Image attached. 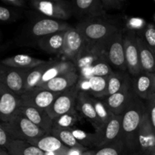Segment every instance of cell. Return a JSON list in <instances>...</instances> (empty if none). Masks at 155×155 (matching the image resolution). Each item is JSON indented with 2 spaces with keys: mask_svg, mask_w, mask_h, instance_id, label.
<instances>
[{
  "mask_svg": "<svg viewBox=\"0 0 155 155\" xmlns=\"http://www.w3.org/2000/svg\"><path fill=\"white\" fill-rule=\"evenodd\" d=\"M146 110L145 101L136 95L122 114L120 140L125 147L126 155L136 154L138 133Z\"/></svg>",
  "mask_w": 155,
  "mask_h": 155,
  "instance_id": "1",
  "label": "cell"
},
{
  "mask_svg": "<svg viewBox=\"0 0 155 155\" xmlns=\"http://www.w3.org/2000/svg\"><path fill=\"white\" fill-rule=\"evenodd\" d=\"M76 28L81 33L87 42L92 44H104V42L122 28L116 23L106 20H83Z\"/></svg>",
  "mask_w": 155,
  "mask_h": 155,
  "instance_id": "2",
  "label": "cell"
},
{
  "mask_svg": "<svg viewBox=\"0 0 155 155\" xmlns=\"http://www.w3.org/2000/svg\"><path fill=\"white\" fill-rule=\"evenodd\" d=\"M1 124H2L3 127L15 139L25 141L30 143L47 135L37 126L29 120L19 110L8 122H1Z\"/></svg>",
  "mask_w": 155,
  "mask_h": 155,
  "instance_id": "3",
  "label": "cell"
},
{
  "mask_svg": "<svg viewBox=\"0 0 155 155\" xmlns=\"http://www.w3.org/2000/svg\"><path fill=\"white\" fill-rule=\"evenodd\" d=\"M104 56V44H92L87 42L74 62L80 77H91L92 67Z\"/></svg>",
  "mask_w": 155,
  "mask_h": 155,
  "instance_id": "4",
  "label": "cell"
},
{
  "mask_svg": "<svg viewBox=\"0 0 155 155\" xmlns=\"http://www.w3.org/2000/svg\"><path fill=\"white\" fill-rule=\"evenodd\" d=\"M106 58L112 68L117 71H127L124 44V30L117 32L104 44Z\"/></svg>",
  "mask_w": 155,
  "mask_h": 155,
  "instance_id": "5",
  "label": "cell"
},
{
  "mask_svg": "<svg viewBox=\"0 0 155 155\" xmlns=\"http://www.w3.org/2000/svg\"><path fill=\"white\" fill-rule=\"evenodd\" d=\"M137 37L138 35L135 30L127 29L126 31H124V51L127 71L132 77L142 72Z\"/></svg>",
  "mask_w": 155,
  "mask_h": 155,
  "instance_id": "6",
  "label": "cell"
},
{
  "mask_svg": "<svg viewBox=\"0 0 155 155\" xmlns=\"http://www.w3.org/2000/svg\"><path fill=\"white\" fill-rule=\"evenodd\" d=\"M60 94L43 87L33 88L20 96L21 107H33L46 110Z\"/></svg>",
  "mask_w": 155,
  "mask_h": 155,
  "instance_id": "7",
  "label": "cell"
},
{
  "mask_svg": "<svg viewBox=\"0 0 155 155\" xmlns=\"http://www.w3.org/2000/svg\"><path fill=\"white\" fill-rule=\"evenodd\" d=\"M32 6L48 18L58 21H65L73 15L72 8L70 2L62 0L54 1H38L32 2Z\"/></svg>",
  "mask_w": 155,
  "mask_h": 155,
  "instance_id": "8",
  "label": "cell"
},
{
  "mask_svg": "<svg viewBox=\"0 0 155 155\" xmlns=\"http://www.w3.org/2000/svg\"><path fill=\"white\" fill-rule=\"evenodd\" d=\"M30 69H20L2 64L0 67V83L21 96L26 92L27 75Z\"/></svg>",
  "mask_w": 155,
  "mask_h": 155,
  "instance_id": "9",
  "label": "cell"
},
{
  "mask_svg": "<svg viewBox=\"0 0 155 155\" xmlns=\"http://www.w3.org/2000/svg\"><path fill=\"white\" fill-rule=\"evenodd\" d=\"M79 93L80 90L77 85L61 92L46 110L50 117L54 120L75 110Z\"/></svg>",
  "mask_w": 155,
  "mask_h": 155,
  "instance_id": "10",
  "label": "cell"
},
{
  "mask_svg": "<svg viewBox=\"0 0 155 155\" xmlns=\"http://www.w3.org/2000/svg\"><path fill=\"white\" fill-rule=\"evenodd\" d=\"M136 95L132 77L130 76L124 87L119 92L114 95L106 97L104 100L114 115H122Z\"/></svg>",
  "mask_w": 155,
  "mask_h": 155,
  "instance_id": "11",
  "label": "cell"
},
{
  "mask_svg": "<svg viewBox=\"0 0 155 155\" xmlns=\"http://www.w3.org/2000/svg\"><path fill=\"white\" fill-rule=\"evenodd\" d=\"M86 44L87 41L81 33L76 27H70L65 33L63 49L60 55L63 56L64 60L74 63Z\"/></svg>",
  "mask_w": 155,
  "mask_h": 155,
  "instance_id": "12",
  "label": "cell"
},
{
  "mask_svg": "<svg viewBox=\"0 0 155 155\" xmlns=\"http://www.w3.org/2000/svg\"><path fill=\"white\" fill-rule=\"evenodd\" d=\"M154 148L155 131L146 110L138 133L137 148L134 155H151Z\"/></svg>",
  "mask_w": 155,
  "mask_h": 155,
  "instance_id": "13",
  "label": "cell"
},
{
  "mask_svg": "<svg viewBox=\"0 0 155 155\" xmlns=\"http://www.w3.org/2000/svg\"><path fill=\"white\" fill-rule=\"evenodd\" d=\"M71 26L65 21L51 18H42L32 23L29 27L27 33L37 41L40 38L48 35L67 30Z\"/></svg>",
  "mask_w": 155,
  "mask_h": 155,
  "instance_id": "14",
  "label": "cell"
},
{
  "mask_svg": "<svg viewBox=\"0 0 155 155\" xmlns=\"http://www.w3.org/2000/svg\"><path fill=\"white\" fill-rule=\"evenodd\" d=\"M70 2L73 15L84 20L101 18L105 16L107 12L101 0H77Z\"/></svg>",
  "mask_w": 155,
  "mask_h": 155,
  "instance_id": "15",
  "label": "cell"
},
{
  "mask_svg": "<svg viewBox=\"0 0 155 155\" xmlns=\"http://www.w3.org/2000/svg\"><path fill=\"white\" fill-rule=\"evenodd\" d=\"M21 107L20 96L0 83V118L2 122L8 123Z\"/></svg>",
  "mask_w": 155,
  "mask_h": 155,
  "instance_id": "16",
  "label": "cell"
},
{
  "mask_svg": "<svg viewBox=\"0 0 155 155\" xmlns=\"http://www.w3.org/2000/svg\"><path fill=\"white\" fill-rule=\"evenodd\" d=\"M108 77L91 76L89 77H80L77 87L81 92H85L92 97L104 98L107 89Z\"/></svg>",
  "mask_w": 155,
  "mask_h": 155,
  "instance_id": "17",
  "label": "cell"
},
{
  "mask_svg": "<svg viewBox=\"0 0 155 155\" xmlns=\"http://www.w3.org/2000/svg\"><path fill=\"white\" fill-rule=\"evenodd\" d=\"M135 94L141 99L146 101L155 94V73L142 71L132 77Z\"/></svg>",
  "mask_w": 155,
  "mask_h": 155,
  "instance_id": "18",
  "label": "cell"
},
{
  "mask_svg": "<svg viewBox=\"0 0 155 155\" xmlns=\"http://www.w3.org/2000/svg\"><path fill=\"white\" fill-rule=\"evenodd\" d=\"M76 109L83 116L87 119L95 128V132H100L103 129L102 125L98 117L95 107L92 101L91 95L85 92H80L77 97Z\"/></svg>",
  "mask_w": 155,
  "mask_h": 155,
  "instance_id": "19",
  "label": "cell"
},
{
  "mask_svg": "<svg viewBox=\"0 0 155 155\" xmlns=\"http://www.w3.org/2000/svg\"><path fill=\"white\" fill-rule=\"evenodd\" d=\"M18 110L44 133L46 134L51 133L53 128V120L50 117L46 110L26 106H21Z\"/></svg>",
  "mask_w": 155,
  "mask_h": 155,
  "instance_id": "20",
  "label": "cell"
},
{
  "mask_svg": "<svg viewBox=\"0 0 155 155\" xmlns=\"http://www.w3.org/2000/svg\"><path fill=\"white\" fill-rule=\"evenodd\" d=\"M121 132L122 115H114L101 131L97 132L99 135V142L97 148H102L120 139Z\"/></svg>",
  "mask_w": 155,
  "mask_h": 155,
  "instance_id": "21",
  "label": "cell"
},
{
  "mask_svg": "<svg viewBox=\"0 0 155 155\" xmlns=\"http://www.w3.org/2000/svg\"><path fill=\"white\" fill-rule=\"evenodd\" d=\"M77 70L74 62L68 60L51 61V65L47 69L39 81L37 87H43L48 82L55 77Z\"/></svg>",
  "mask_w": 155,
  "mask_h": 155,
  "instance_id": "22",
  "label": "cell"
},
{
  "mask_svg": "<svg viewBox=\"0 0 155 155\" xmlns=\"http://www.w3.org/2000/svg\"><path fill=\"white\" fill-rule=\"evenodd\" d=\"M80 80V74L77 70L55 77L46 83L43 88L54 92L61 93L67 89L76 86Z\"/></svg>",
  "mask_w": 155,
  "mask_h": 155,
  "instance_id": "23",
  "label": "cell"
},
{
  "mask_svg": "<svg viewBox=\"0 0 155 155\" xmlns=\"http://www.w3.org/2000/svg\"><path fill=\"white\" fill-rule=\"evenodd\" d=\"M66 31L67 30L58 32L40 38L36 41L37 45L48 54L60 55L63 49Z\"/></svg>",
  "mask_w": 155,
  "mask_h": 155,
  "instance_id": "24",
  "label": "cell"
},
{
  "mask_svg": "<svg viewBox=\"0 0 155 155\" xmlns=\"http://www.w3.org/2000/svg\"><path fill=\"white\" fill-rule=\"evenodd\" d=\"M46 61L42 59L36 58L32 56L27 54H17L12 57L5 58L2 61L1 64L11 68H20V69H32L42 64L45 63Z\"/></svg>",
  "mask_w": 155,
  "mask_h": 155,
  "instance_id": "25",
  "label": "cell"
},
{
  "mask_svg": "<svg viewBox=\"0 0 155 155\" xmlns=\"http://www.w3.org/2000/svg\"><path fill=\"white\" fill-rule=\"evenodd\" d=\"M30 144L35 145L45 153H62L68 150V148H67L58 138L51 134L45 135L39 139L33 141Z\"/></svg>",
  "mask_w": 155,
  "mask_h": 155,
  "instance_id": "26",
  "label": "cell"
},
{
  "mask_svg": "<svg viewBox=\"0 0 155 155\" xmlns=\"http://www.w3.org/2000/svg\"><path fill=\"white\" fill-rule=\"evenodd\" d=\"M137 42L142 71L155 73V52L139 36L137 37Z\"/></svg>",
  "mask_w": 155,
  "mask_h": 155,
  "instance_id": "27",
  "label": "cell"
},
{
  "mask_svg": "<svg viewBox=\"0 0 155 155\" xmlns=\"http://www.w3.org/2000/svg\"><path fill=\"white\" fill-rule=\"evenodd\" d=\"M6 151L10 155H45V152L30 142L15 139L9 144Z\"/></svg>",
  "mask_w": 155,
  "mask_h": 155,
  "instance_id": "28",
  "label": "cell"
},
{
  "mask_svg": "<svg viewBox=\"0 0 155 155\" xmlns=\"http://www.w3.org/2000/svg\"><path fill=\"white\" fill-rule=\"evenodd\" d=\"M130 76V74L126 71H114L107 79V89L104 98L114 95L115 93L119 92L124 87Z\"/></svg>",
  "mask_w": 155,
  "mask_h": 155,
  "instance_id": "29",
  "label": "cell"
},
{
  "mask_svg": "<svg viewBox=\"0 0 155 155\" xmlns=\"http://www.w3.org/2000/svg\"><path fill=\"white\" fill-rule=\"evenodd\" d=\"M51 135L55 136L59 139L67 148H77L81 150H87V148L82 146L77 141L74 137L71 130L68 129H60L53 127L51 130Z\"/></svg>",
  "mask_w": 155,
  "mask_h": 155,
  "instance_id": "30",
  "label": "cell"
},
{
  "mask_svg": "<svg viewBox=\"0 0 155 155\" xmlns=\"http://www.w3.org/2000/svg\"><path fill=\"white\" fill-rule=\"evenodd\" d=\"M83 119V116L79 113L78 110H77V109H75L70 113L65 114L53 120V127L71 130L74 128L76 124Z\"/></svg>",
  "mask_w": 155,
  "mask_h": 155,
  "instance_id": "31",
  "label": "cell"
},
{
  "mask_svg": "<svg viewBox=\"0 0 155 155\" xmlns=\"http://www.w3.org/2000/svg\"><path fill=\"white\" fill-rule=\"evenodd\" d=\"M51 61H45V63L39 65L37 67L30 69L27 75V81H26V90L33 89L37 87L39 81L42 79V76L45 74L49 66L51 65Z\"/></svg>",
  "mask_w": 155,
  "mask_h": 155,
  "instance_id": "32",
  "label": "cell"
},
{
  "mask_svg": "<svg viewBox=\"0 0 155 155\" xmlns=\"http://www.w3.org/2000/svg\"><path fill=\"white\" fill-rule=\"evenodd\" d=\"M71 130L77 142L82 146L86 148H89V147H96L97 148L98 142H99V135L97 132H95L94 133H90L80 130V129L72 128Z\"/></svg>",
  "mask_w": 155,
  "mask_h": 155,
  "instance_id": "33",
  "label": "cell"
},
{
  "mask_svg": "<svg viewBox=\"0 0 155 155\" xmlns=\"http://www.w3.org/2000/svg\"><path fill=\"white\" fill-rule=\"evenodd\" d=\"M91 98H92V101L95 107L98 119L102 125V127L104 128L108 124L109 121L114 117V115L107 107L104 98H98L92 96H91Z\"/></svg>",
  "mask_w": 155,
  "mask_h": 155,
  "instance_id": "34",
  "label": "cell"
},
{
  "mask_svg": "<svg viewBox=\"0 0 155 155\" xmlns=\"http://www.w3.org/2000/svg\"><path fill=\"white\" fill-rule=\"evenodd\" d=\"M95 155H126L124 143L120 139L95 151Z\"/></svg>",
  "mask_w": 155,
  "mask_h": 155,
  "instance_id": "35",
  "label": "cell"
},
{
  "mask_svg": "<svg viewBox=\"0 0 155 155\" xmlns=\"http://www.w3.org/2000/svg\"><path fill=\"white\" fill-rule=\"evenodd\" d=\"M114 72L113 68L109 64L106 56L97 62L92 68L91 76L100 77H108Z\"/></svg>",
  "mask_w": 155,
  "mask_h": 155,
  "instance_id": "36",
  "label": "cell"
},
{
  "mask_svg": "<svg viewBox=\"0 0 155 155\" xmlns=\"http://www.w3.org/2000/svg\"><path fill=\"white\" fill-rule=\"evenodd\" d=\"M140 37L155 52V24H148L142 30V36Z\"/></svg>",
  "mask_w": 155,
  "mask_h": 155,
  "instance_id": "37",
  "label": "cell"
},
{
  "mask_svg": "<svg viewBox=\"0 0 155 155\" xmlns=\"http://www.w3.org/2000/svg\"><path fill=\"white\" fill-rule=\"evenodd\" d=\"M15 140L10 135V133L5 130L2 124H0V146L1 148L6 149L9 144Z\"/></svg>",
  "mask_w": 155,
  "mask_h": 155,
  "instance_id": "38",
  "label": "cell"
},
{
  "mask_svg": "<svg viewBox=\"0 0 155 155\" xmlns=\"http://www.w3.org/2000/svg\"><path fill=\"white\" fill-rule=\"evenodd\" d=\"M150 121L155 131V94L145 101Z\"/></svg>",
  "mask_w": 155,
  "mask_h": 155,
  "instance_id": "39",
  "label": "cell"
},
{
  "mask_svg": "<svg viewBox=\"0 0 155 155\" xmlns=\"http://www.w3.org/2000/svg\"><path fill=\"white\" fill-rule=\"evenodd\" d=\"M103 6L106 11L116 9L120 10L124 8L126 1L124 0H101Z\"/></svg>",
  "mask_w": 155,
  "mask_h": 155,
  "instance_id": "40",
  "label": "cell"
},
{
  "mask_svg": "<svg viewBox=\"0 0 155 155\" xmlns=\"http://www.w3.org/2000/svg\"><path fill=\"white\" fill-rule=\"evenodd\" d=\"M14 18H15V15L13 12H12V11L5 6L0 7V21L7 22V21H13Z\"/></svg>",
  "mask_w": 155,
  "mask_h": 155,
  "instance_id": "41",
  "label": "cell"
},
{
  "mask_svg": "<svg viewBox=\"0 0 155 155\" xmlns=\"http://www.w3.org/2000/svg\"><path fill=\"white\" fill-rule=\"evenodd\" d=\"M146 26V23H145V21L144 20L140 19V18L139 19V18H132L131 20H130L127 29H130V30H133L136 31V30L140 29L142 27L143 28H145Z\"/></svg>",
  "mask_w": 155,
  "mask_h": 155,
  "instance_id": "42",
  "label": "cell"
},
{
  "mask_svg": "<svg viewBox=\"0 0 155 155\" xmlns=\"http://www.w3.org/2000/svg\"><path fill=\"white\" fill-rule=\"evenodd\" d=\"M2 2L8 6H15L18 8L24 7L25 5V2L24 0H2Z\"/></svg>",
  "mask_w": 155,
  "mask_h": 155,
  "instance_id": "43",
  "label": "cell"
},
{
  "mask_svg": "<svg viewBox=\"0 0 155 155\" xmlns=\"http://www.w3.org/2000/svg\"><path fill=\"white\" fill-rule=\"evenodd\" d=\"M0 155H10V154H9V153L5 149H4V148H1V150H0Z\"/></svg>",
  "mask_w": 155,
  "mask_h": 155,
  "instance_id": "44",
  "label": "cell"
},
{
  "mask_svg": "<svg viewBox=\"0 0 155 155\" xmlns=\"http://www.w3.org/2000/svg\"><path fill=\"white\" fill-rule=\"evenodd\" d=\"M151 155H155V148L154 149V151H152V153H151Z\"/></svg>",
  "mask_w": 155,
  "mask_h": 155,
  "instance_id": "45",
  "label": "cell"
},
{
  "mask_svg": "<svg viewBox=\"0 0 155 155\" xmlns=\"http://www.w3.org/2000/svg\"><path fill=\"white\" fill-rule=\"evenodd\" d=\"M154 2H155V1H154Z\"/></svg>",
  "mask_w": 155,
  "mask_h": 155,
  "instance_id": "46",
  "label": "cell"
}]
</instances>
